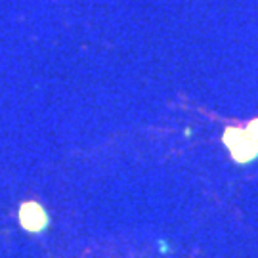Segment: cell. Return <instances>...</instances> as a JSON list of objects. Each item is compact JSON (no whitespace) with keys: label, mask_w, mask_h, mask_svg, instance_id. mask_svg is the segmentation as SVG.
Listing matches in <instances>:
<instances>
[{"label":"cell","mask_w":258,"mask_h":258,"mask_svg":"<svg viewBox=\"0 0 258 258\" xmlns=\"http://www.w3.org/2000/svg\"><path fill=\"white\" fill-rule=\"evenodd\" d=\"M224 144L230 149L233 161L237 163H250L258 157V146L250 138L247 128H226L224 132Z\"/></svg>","instance_id":"1"},{"label":"cell","mask_w":258,"mask_h":258,"mask_svg":"<svg viewBox=\"0 0 258 258\" xmlns=\"http://www.w3.org/2000/svg\"><path fill=\"white\" fill-rule=\"evenodd\" d=\"M19 224L23 230L31 231V233H40L48 228L50 218H48L46 211L35 201H29L19 207Z\"/></svg>","instance_id":"2"},{"label":"cell","mask_w":258,"mask_h":258,"mask_svg":"<svg viewBox=\"0 0 258 258\" xmlns=\"http://www.w3.org/2000/svg\"><path fill=\"white\" fill-rule=\"evenodd\" d=\"M247 130H249L250 138L254 140V144H256V146H258V119L250 120V122H249V126H247Z\"/></svg>","instance_id":"3"}]
</instances>
